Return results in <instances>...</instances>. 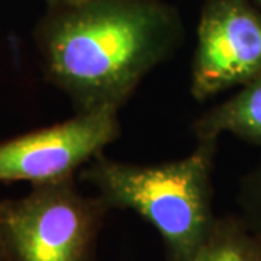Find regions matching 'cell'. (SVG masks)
I'll return each mask as SVG.
<instances>
[{"label":"cell","mask_w":261,"mask_h":261,"mask_svg":"<svg viewBox=\"0 0 261 261\" xmlns=\"http://www.w3.org/2000/svg\"><path fill=\"white\" fill-rule=\"evenodd\" d=\"M183 37L178 12L161 0L48 6L34 32L44 74L77 112L119 111Z\"/></svg>","instance_id":"1"},{"label":"cell","mask_w":261,"mask_h":261,"mask_svg":"<svg viewBox=\"0 0 261 261\" xmlns=\"http://www.w3.org/2000/svg\"><path fill=\"white\" fill-rule=\"evenodd\" d=\"M218 140H197L189 155L161 164H132L99 154L77 177L93 187L109 211H132L154 226L168 261H185L205 241L218 218L212 206Z\"/></svg>","instance_id":"2"},{"label":"cell","mask_w":261,"mask_h":261,"mask_svg":"<svg viewBox=\"0 0 261 261\" xmlns=\"http://www.w3.org/2000/svg\"><path fill=\"white\" fill-rule=\"evenodd\" d=\"M109 207L75 177L32 186L0 200V248L8 261H92Z\"/></svg>","instance_id":"3"},{"label":"cell","mask_w":261,"mask_h":261,"mask_svg":"<svg viewBox=\"0 0 261 261\" xmlns=\"http://www.w3.org/2000/svg\"><path fill=\"white\" fill-rule=\"evenodd\" d=\"M118 109L77 112L47 128L0 142V183L32 186L77 177L121 134Z\"/></svg>","instance_id":"4"},{"label":"cell","mask_w":261,"mask_h":261,"mask_svg":"<svg viewBox=\"0 0 261 261\" xmlns=\"http://www.w3.org/2000/svg\"><path fill=\"white\" fill-rule=\"evenodd\" d=\"M261 73V10L250 0H205L197 23L190 93L197 102Z\"/></svg>","instance_id":"5"},{"label":"cell","mask_w":261,"mask_h":261,"mask_svg":"<svg viewBox=\"0 0 261 261\" xmlns=\"http://www.w3.org/2000/svg\"><path fill=\"white\" fill-rule=\"evenodd\" d=\"M196 140L237 137L261 149V73L193 123Z\"/></svg>","instance_id":"6"},{"label":"cell","mask_w":261,"mask_h":261,"mask_svg":"<svg viewBox=\"0 0 261 261\" xmlns=\"http://www.w3.org/2000/svg\"><path fill=\"white\" fill-rule=\"evenodd\" d=\"M185 261H261V237L241 216L216 218L205 241Z\"/></svg>","instance_id":"7"},{"label":"cell","mask_w":261,"mask_h":261,"mask_svg":"<svg viewBox=\"0 0 261 261\" xmlns=\"http://www.w3.org/2000/svg\"><path fill=\"white\" fill-rule=\"evenodd\" d=\"M238 205L244 222L261 237V161L241 180Z\"/></svg>","instance_id":"8"},{"label":"cell","mask_w":261,"mask_h":261,"mask_svg":"<svg viewBox=\"0 0 261 261\" xmlns=\"http://www.w3.org/2000/svg\"><path fill=\"white\" fill-rule=\"evenodd\" d=\"M48 6H58V5H68V3H75V2H84V0H44Z\"/></svg>","instance_id":"9"},{"label":"cell","mask_w":261,"mask_h":261,"mask_svg":"<svg viewBox=\"0 0 261 261\" xmlns=\"http://www.w3.org/2000/svg\"><path fill=\"white\" fill-rule=\"evenodd\" d=\"M250 2H251L254 6H257L261 10V0H250Z\"/></svg>","instance_id":"10"},{"label":"cell","mask_w":261,"mask_h":261,"mask_svg":"<svg viewBox=\"0 0 261 261\" xmlns=\"http://www.w3.org/2000/svg\"><path fill=\"white\" fill-rule=\"evenodd\" d=\"M0 261H8L6 255H5V252L2 251V248H0Z\"/></svg>","instance_id":"11"}]
</instances>
